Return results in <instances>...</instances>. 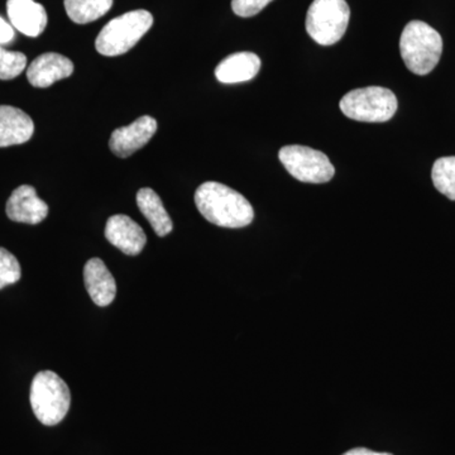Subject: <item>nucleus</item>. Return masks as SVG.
I'll return each mask as SVG.
<instances>
[{"label": "nucleus", "instance_id": "obj_1", "mask_svg": "<svg viewBox=\"0 0 455 455\" xmlns=\"http://www.w3.org/2000/svg\"><path fill=\"white\" fill-rule=\"evenodd\" d=\"M197 211L209 223L218 227L244 228L254 220L251 203L238 191L220 182H204L196 193Z\"/></svg>", "mask_w": 455, "mask_h": 455}, {"label": "nucleus", "instance_id": "obj_2", "mask_svg": "<svg viewBox=\"0 0 455 455\" xmlns=\"http://www.w3.org/2000/svg\"><path fill=\"white\" fill-rule=\"evenodd\" d=\"M400 52L406 68L424 76L439 64L443 53L442 36L427 23L412 20L401 35Z\"/></svg>", "mask_w": 455, "mask_h": 455}, {"label": "nucleus", "instance_id": "obj_3", "mask_svg": "<svg viewBox=\"0 0 455 455\" xmlns=\"http://www.w3.org/2000/svg\"><path fill=\"white\" fill-rule=\"evenodd\" d=\"M29 400L38 421L46 427H55L70 410V388L59 374L42 371L33 379Z\"/></svg>", "mask_w": 455, "mask_h": 455}, {"label": "nucleus", "instance_id": "obj_4", "mask_svg": "<svg viewBox=\"0 0 455 455\" xmlns=\"http://www.w3.org/2000/svg\"><path fill=\"white\" fill-rule=\"evenodd\" d=\"M154 25V16L145 9L128 12L114 18L100 33H99L95 47L100 55H124L133 49L140 38L151 29Z\"/></svg>", "mask_w": 455, "mask_h": 455}, {"label": "nucleus", "instance_id": "obj_5", "mask_svg": "<svg viewBox=\"0 0 455 455\" xmlns=\"http://www.w3.org/2000/svg\"><path fill=\"white\" fill-rule=\"evenodd\" d=\"M341 113L353 121L383 123L396 114L397 98L390 89L381 86L355 89L341 98Z\"/></svg>", "mask_w": 455, "mask_h": 455}, {"label": "nucleus", "instance_id": "obj_6", "mask_svg": "<svg viewBox=\"0 0 455 455\" xmlns=\"http://www.w3.org/2000/svg\"><path fill=\"white\" fill-rule=\"evenodd\" d=\"M349 18L346 0H314L307 14V31L316 44L331 46L346 35Z\"/></svg>", "mask_w": 455, "mask_h": 455}, {"label": "nucleus", "instance_id": "obj_7", "mask_svg": "<svg viewBox=\"0 0 455 455\" xmlns=\"http://www.w3.org/2000/svg\"><path fill=\"white\" fill-rule=\"evenodd\" d=\"M278 158L290 175L307 184H325L334 178L335 169L328 156L307 146H284Z\"/></svg>", "mask_w": 455, "mask_h": 455}, {"label": "nucleus", "instance_id": "obj_8", "mask_svg": "<svg viewBox=\"0 0 455 455\" xmlns=\"http://www.w3.org/2000/svg\"><path fill=\"white\" fill-rule=\"evenodd\" d=\"M157 131V122L152 116H140L127 125L113 132L110 137V151L118 157H130L134 152L145 147Z\"/></svg>", "mask_w": 455, "mask_h": 455}, {"label": "nucleus", "instance_id": "obj_9", "mask_svg": "<svg viewBox=\"0 0 455 455\" xmlns=\"http://www.w3.org/2000/svg\"><path fill=\"white\" fill-rule=\"evenodd\" d=\"M5 212L17 223L40 224L49 215V205L40 199L31 185H22L9 196Z\"/></svg>", "mask_w": 455, "mask_h": 455}, {"label": "nucleus", "instance_id": "obj_10", "mask_svg": "<svg viewBox=\"0 0 455 455\" xmlns=\"http://www.w3.org/2000/svg\"><path fill=\"white\" fill-rule=\"evenodd\" d=\"M73 73L74 64L70 59L60 53L47 52L33 60L27 68V79L35 88L46 89Z\"/></svg>", "mask_w": 455, "mask_h": 455}, {"label": "nucleus", "instance_id": "obj_11", "mask_svg": "<svg viewBox=\"0 0 455 455\" xmlns=\"http://www.w3.org/2000/svg\"><path fill=\"white\" fill-rule=\"evenodd\" d=\"M106 238L128 256H137L147 243V236L140 224L123 214L113 215L108 220Z\"/></svg>", "mask_w": 455, "mask_h": 455}, {"label": "nucleus", "instance_id": "obj_12", "mask_svg": "<svg viewBox=\"0 0 455 455\" xmlns=\"http://www.w3.org/2000/svg\"><path fill=\"white\" fill-rule=\"evenodd\" d=\"M7 13L13 28L28 37H38L49 22L46 9L35 0H8Z\"/></svg>", "mask_w": 455, "mask_h": 455}, {"label": "nucleus", "instance_id": "obj_13", "mask_svg": "<svg viewBox=\"0 0 455 455\" xmlns=\"http://www.w3.org/2000/svg\"><path fill=\"white\" fill-rule=\"evenodd\" d=\"M84 283L90 298L98 307H108L116 299V280L100 259H92L86 262L84 267Z\"/></svg>", "mask_w": 455, "mask_h": 455}, {"label": "nucleus", "instance_id": "obj_14", "mask_svg": "<svg viewBox=\"0 0 455 455\" xmlns=\"http://www.w3.org/2000/svg\"><path fill=\"white\" fill-rule=\"evenodd\" d=\"M35 123L31 116L9 106H0V147L23 145L32 139Z\"/></svg>", "mask_w": 455, "mask_h": 455}, {"label": "nucleus", "instance_id": "obj_15", "mask_svg": "<svg viewBox=\"0 0 455 455\" xmlns=\"http://www.w3.org/2000/svg\"><path fill=\"white\" fill-rule=\"evenodd\" d=\"M260 70V59L253 52H236L226 57L215 68V77L223 84L250 82Z\"/></svg>", "mask_w": 455, "mask_h": 455}, {"label": "nucleus", "instance_id": "obj_16", "mask_svg": "<svg viewBox=\"0 0 455 455\" xmlns=\"http://www.w3.org/2000/svg\"><path fill=\"white\" fill-rule=\"evenodd\" d=\"M137 205L151 227L154 228L156 235L166 236L172 232L173 224L169 212L164 209L161 197L152 188H140L137 193Z\"/></svg>", "mask_w": 455, "mask_h": 455}, {"label": "nucleus", "instance_id": "obj_17", "mask_svg": "<svg viewBox=\"0 0 455 455\" xmlns=\"http://www.w3.org/2000/svg\"><path fill=\"white\" fill-rule=\"evenodd\" d=\"M66 13L77 25H86L106 16L113 0H64Z\"/></svg>", "mask_w": 455, "mask_h": 455}, {"label": "nucleus", "instance_id": "obj_18", "mask_svg": "<svg viewBox=\"0 0 455 455\" xmlns=\"http://www.w3.org/2000/svg\"><path fill=\"white\" fill-rule=\"evenodd\" d=\"M431 179L440 194L455 202V156L438 158L431 171Z\"/></svg>", "mask_w": 455, "mask_h": 455}, {"label": "nucleus", "instance_id": "obj_19", "mask_svg": "<svg viewBox=\"0 0 455 455\" xmlns=\"http://www.w3.org/2000/svg\"><path fill=\"white\" fill-rule=\"evenodd\" d=\"M27 68V57L22 52L5 50L0 44V80H13Z\"/></svg>", "mask_w": 455, "mask_h": 455}, {"label": "nucleus", "instance_id": "obj_20", "mask_svg": "<svg viewBox=\"0 0 455 455\" xmlns=\"http://www.w3.org/2000/svg\"><path fill=\"white\" fill-rule=\"evenodd\" d=\"M22 276L20 262L5 248H0V290L18 283Z\"/></svg>", "mask_w": 455, "mask_h": 455}, {"label": "nucleus", "instance_id": "obj_21", "mask_svg": "<svg viewBox=\"0 0 455 455\" xmlns=\"http://www.w3.org/2000/svg\"><path fill=\"white\" fill-rule=\"evenodd\" d=\"M272 0H232L233 12L238 17L250 18L267 7Z\"/></svg>", "mask_w": 455, "mask_h": 455}, {"label": "nucleus", "instance_id": "obj_22", "mask_svg": "<svg viewBox=\"0 0 455 455\" xmlns=\"http://www.w3.org/2000/svg\"><path fill=\"white\" fill-rule=\"evenodd\" d=\"M14 40L13 26L9 25L7 20L0 17V44H11Z\"/></svg>", "mask_w": 455, "mask_h": 455}, {"label": "nucleus", "instance_id": "obj_23", "mask_svg": "<svg viewBox=\"0 0 455 455\" xmlns=\"http://www.w3.org/2000/svg\"><path fill=\"white\" fill-rule=\"evenodd\" d=\"M343 455H392L390 453H377V451H370L366 448H355L352 451H347Z\"/></svg>", "mask_w": 455, "mask_h": 455}]
</instances>
